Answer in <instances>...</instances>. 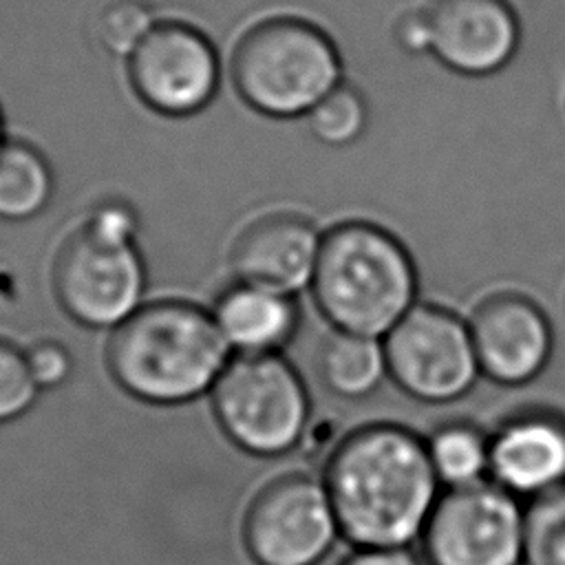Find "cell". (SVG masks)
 Listing matches in <instances>:
<instances>
[{"instance_id": "1", "label": "cell", "mask_w": 565, "mask_h": 565, "mask_svg": "<svg viewBox=\"0 0 565 565\" xmlns=\"http://www.w3.org/2000/svg\"><path fill=\"white\" fill-rule=\"evenodd\" d=\"M322 483L340 534L355 547H408L441 497L426 441L395 424L362 426L338 441Z\"/></svg>"}, {"instance_id": "2", "label": "cell", "mask_w": 565, "mask_h": 565, "mask_svg": "<svg viewBox=\"0 0 565 565\" xmlns=\"http://www.w3.org/2000/svg\"><path fill=\"white\" fill-rule=\"evenodd\" d=\"M232 360L210 309L188 300L141 305L113 329L106 362L115 382L148 404H185L210 393Z\"/></svg>"}, {"instance_id": "3", "label": "cell", "mask_w": 565, "mask_h": 565, "mask_svg": "<svg viewBox=\"0 0 565 565\" xmlns=\"http://www.w3.org/2000/svg\"><path fill=\"white\" fill-rule=\"evenodd\" d=\"M311 294L335 331L382 340L417 305V269L393 232L351 218L322 234Z\"/></svg>"}, {"instance_id": "4", "label": "cell", "mask_w": 565, "mask_h": 565, "mask_svg": "<svg viewBox=\"0 0 565 565\" xmlns=\"http://www.w3.org/2000/svg\"><path fill=\"white\" fill-rule=\"evenodd\" d=\"M238 97L274 119L305 117L342 77L333 38L300 15H269L249 24L230 55Z\"/></svg>"}, {"instance_id": "5", "label": "cell", "mask_w": 565, "mask_h": 565, "mask_svg": "<svg viewBox=\"0 0 565 565\" xmlns=\"http://www.w3.org/2000/svg\"><path fill=\"white\" fill-rule=\"evenodd\" d=\"M210 395L218 426L249 455L289 452L309 424L307 386L280 353L234 355Z\"/></svg>"}, {"instance_id": "6", "label": "cell", "mask_w": 565, "mask_h": 565, "mask_svg": "<svg viewBox=\"0 0 565 565\" xmlns=\"http://www.w3.org/2000/svg\"><path fill=\"white\" fill-rule=\"evenodd\" d=\"M53 289L75 322L117 329L143 305V258L135 243L113 241L82 225L55 256Z\"/></svg>"}, {"instance_id": "7", "label": "cell", "mask_w": 565, "mask_h": 565, "mask_svg": "<svg viewBox=\"0 0 565 565\" xmlns=\"http://www.w3.org/2000/svg\"><path fill=\"white\" fill-rule=\"evenodd\" d=\"M382 342L388 377L419 402L459 399L481 375L470 324L448 309L415 305Z\"/></svg>"}, {"instance_id": "8", "label": "cell", "mask_w": 565, "mask_h": 565, "mask_svg": "<svg viewBox=\"0 0 565 565\" xmlns=\"http://www.w3.org/2000/svg\"><path fill=\"white\" fill-rule=\"evenodd\" d=\"M525 508L486 479L446 490L424 527L428 565H523Z\"/></svg>"}, {"instance_id": "9", "label": "cell", "mask_w": 565, "mask_h": 565, "mask_svg": "<svg viewBox=\"0 0 565 565\" xmlns=\"http://www.w3.org/2000/svg\"><path fill=\"white\" fill-rule=\"evenodd\" d=\"M126 75L146 108L163 117H190L216 97L221 57L199 26L159 18L126 60Z\"/></svg>"}, {"instance_id": "10", "label": "cell", "mask_w": 565, "mask_h": 565, "mask_svg": "<svg viewBox=\"0 0 565 565\" xmlns=\"http://www.w3.org/2000/svg\"><path fill=\"white\" fill-rule=\"evenodd\" d=\"M340 525L322 479L285 475L249 503L243 539L256 565H318L331 552Z\"/></svg>"}, {"instance_id": "11", "label": "cell", "mask_w": 565, "mask_h": 565, "mask_svg": "<svg viewBox=\"0 0 565 565\" xmlns=\"http://www.w3.org/2000/svg\"><path fill=\"white\" fill-rule=\"evenodd\" d=\"M428 55L461 77H492L521 49V18L512 0H424Z\"/></svg>"}, {"instance_id": "12", "label": "cell", "mask_w": 565, "mask_h": 565, "mask_svg": "<svg viewBox=\"0 0 565 565\" xmlns=\"http://www.w3.org/2000/svg\"><path fill=\"white\" fill-rule=\"evenodd\" d=\"M322 234L300 212L260 214L236 234L230 247L234 278L296 296L311 287Z\"/></svg>"}, {"instance_id": "13", "label": "cell", "mask_w": 565, "mask_h": 565, "mask_svg": "<svg viewBox=\"0 0 565 565\" xmlns=\"http://www.w3.org/2000/svg\"><path fill=\"white\" fill-rule=\"evenodd\" d=\"M470 324L481 375L505 386L534 380L552 355V327L527 298L503 294L486 300Z\"/></svg>"}, {"instance_id": "14", "label": "cell", "mask_w": 565, "mask_h": 565, "mask_svg": "<svg viewBox=\"0 0 565 565\" xmlns=\"http://www.w3.org/2000/svg\"><path fill=\"white\" fill-rule=\"evenodd\" d=\"M490 481L516 499L565 483V419L550 413L512 417L490 437Z\"/></svg>"}, {"instance_id": "15", "label": "cell", "mask_w": 565, "mask_h": 565, "mask_svg": "<svg viewBox=\"0 0 565 565\" xmlns=\"http://www.w3.org/2000/svg\"><path fill=\"white\" fill-rule=\"evenodd\" d=\"M210 313L236 355L280 353L300 324L294 296L243 280L227 285L216 296Z\"/></svg>"}, {"instance_id": "16", "label": "cell", "mask_w": 565, "mask_h": 565, "mask_svg": "<svg viewBox=\"0 0 565 565\" xmlns=\"http://www.w3.org/2000/svg\"><path fill=\"white\" fill-rule=\"evenodd\" d=\"M318 373L331 393L347 399L366 397L388 375L384 342L335 331L320 349Z\"/></svg>"}, {"instance_id": "17", "label": "cell", "mask_w": 565, "mask_h": 565, "mask_svg": "<svg viewBox=\"0 0 565 565\" xmlns=\"http://www.w3.org/2000/svg\"><path fill=\"white\" fill-rule=\"evenodd\" d=\"M53 190L55 179L44 152L24 139H7L0 148V218H33L49 205Z\"/></svg>"}, {"instance_id": "18", "label": "cell", "mask_w": 565, "mask_h": 565, "mask_svg": "<svg viewBox=\"0 0 565 565\" xmlns=\"http://www.w3.org/2000/svg\"><path fill=\"white\" fill-rule=\"evenodd\" d=\"M430 466L446 490L490 479V437L461 422L439 426L428 439Z\"/></svg>"}, {"instance_id": "19", "label": "cell", "mask_w": 565, "mask_h": 565, "mask_svg": "<svg viewBox=\"0 0 565 565\" xmlns=\"http://www.w3.org/2000/svg\"><path fill=\"white\" fill-rule=\"evenodd\" d=\"M369 117L371 108L364 93L344 79L305 115L313 139L331 148L355 143L366 132Z\"/></svg>"}, {"instance_id": "20", "label": "cell", "mask_w": 565, "mask_h": 565, "mask_svg": "<svg viewBox=\"0 0 565 565\" xmlns=\"http://www.w3.org/2000/svg\"><path fill=\"white\" fill-rule=\"evenodd\" d=\"M523 565H565V483L527 501Z\"/></svg>"}, {"instance_id": "21", "label": "cell", "mask_w": 565, "mask_h": 565, "mask_svg": "<svg viewBox=\"0 0 565 565\" xmlns=\"http://www.w3.org/2000/svg\"><path fill=\"white\" fill-rule=\"evenodd\" d=\"M159 22L150 0H102L90 29L97 44L113 57H130Z\"/></svg>"}, {"instance_id": "22", "label": "cell", "mask_w": 565, "mask_h": 565, "mask_svg": "<svg viewBox=\"0 0 565 565\" xmlns=\"http://www.w3.org/2000/svg\"><path fill=\"white\" fill-rule=\"evenodd\" d=\"M38 384L29 371L26 351L0 338V424L18 419L38 399Z\"/></svg>"}, {"instance_id": "23", "label": "cell", "mask_w": 565, "mask_h": 565, "mask_svg": "<svg viewBox=\"0 0 565 565\" xmlns=\"http://www.w3.org/2000/svg\"><path fill=\"white\" fill-rule=\"evenodd\" d=\"M84 225L99 236L121 241V243H135V236L139 230V216L128 201L104 199L90 210Z\"/></svg>"}, {"instance_id": "24", "label": "cell", "mask_w": 565, "mask_h": 565, "mask_svg": "<svg viewBox=\"0 0 565 565\" xmlns=\"http://www.w3.org/2000/svg\"><path fill=\"white\" fill-rule=\"evenodd\" d=\"M26 362L40 391L62 386L73 373L71 353L55 340H40L29 347Z\"/></svg>"}, {"instance_id": "25", "label": "cell", "mask_w": 565, "mask_h": 565, "mask_svg": "<svg viewBox=\"0 0 565 565\" xmlns=\"http://www.w3.org/2000/svg\"><path fill=\"white\" fill-rule=\"evenodd\" d=\"M393 35L395 42L399 44V49L408 55H428V46H430V35H428V20H426V11L419 4L406 7L393 24Z\"/></svg>"}, {"instance_id": "26", "label": "cell", "mask_w": 565, "mask_h": 565, "mask_svg": "<svg viewBox=\"0 0 565 565\" xmlns=\"http://www.w3.org/2000/svg\"><path fill=\"white\" fill-rule=\"evenodd\" d=\"M340 565H422L408 547H358Z\"/></svg>"}, {"instance_id": "27", "label": "cell", "mask_w": 565, "mask_h": 565, "mask_svg": "<svg viewBox=\"0 0 565 565\" xmlns=\"http://www.w3.org/2000/svg\"><path fill=\"white\" fill-rule=\"evenodd\" d=\"M7 137H4V119H2V110H0V148L4 146Z\"/></svg>"}]
</instances>
